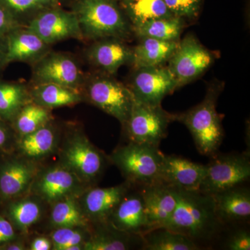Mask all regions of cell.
Masks as SVG:
<instances>
[{
  "instance_id": "obj_40",
  "label": "cell",
  "mask_w": 250,
  "mask_h": 250,
  "mask_svg": "<svg viewBox=\"0 0 250 250\" xmlns=\"http://www.w3.org/2000/svg\"><path fill=\"white\" fill-rule=\"evenodd\" d=\"M8 65L6 37L0 36V75Z\"/></svg>"
},
{
  "instance_id": "obj_3",
  "label": "cell",
  "mask_w": 250,
  "mask_h": 250,
  "mask_svg": "<svg viewBox=\"0 0 250 250\" xmlns=\"http://www.w3.org/2000/svg\"><path fill=\"white\" fill-rule=\"evenodd\" d=\"M223 88L221 82H213L208 85L201 103L184 113L174 114L175 121L189 130L197 150L202 155L216 154L223 141V118L216 111L217 102Z\"/></svg>"
},
{
  "instance_id": "obj_2",
  "label": "cell",
  "mask_w": 250,
  "mask_h": 250,
  "mask_svg": "<svg viewBox=\"0 0 250 250\" xmlns=\"http://www.w3.org/2000/svg\"><path fill=\"white\" fill-rule=\"evenodd\" d=\"M72 11L83 40L116 38L125 41L133 34L131 24L117 0H75Z\"/></svg>"
},
{
  "instance_id": "obj_35",
  "label": "cell",
  "mask_w": 250,
  "mask_h": 250,
  "mask_svg": "<svg viewBox=\"0 0 250 250\" xmlns=\"http://www.w3.org/2000/svg\"><path fill=\"white\" fill-rule=\"evenodd\" d=\"M173 16L181 18L196 17L200 11L202 0H164Z\"/></svg>"
},
{
  "instance_id": "obj_6",
  "label": "cell",
  "mask_w": 250,
  "mask_h": 250,
  "mask_svg": "<svg viewBox=\"0 0 250 250\" xmlns=\"http://www.w3.org/2000/svg\"><path fill=\"white\" fill-rule=\"evenodd\" d=\"M173 121L174 114L165 111L161 104H147L135 100L123 127L129 142L159 147Z\"/></svg>"
},
{
  "instance_id": "obj_12",
  "label": "cell",
  "mask_w": 250,
  "mask_h": 250,
  "mask_svg": "<svg viewBox=\"0 0 250 250\" xmlns=\"http://www.w3.org/2000/svg\"><path fill=\"white\" fill-rule=\"evenodd\" d=\"M127 86L136 101L151 105L161 104L166 96L177 89L172 74L161 65L135 68Z\"/></svg>"
},
{
  "instance_id": "obj_1",
  "label": "cell",
  "mask_w": 250,
  "mask_h": 250,
  "mask_svg": "<svg viewBox=\"0 0 250 250\" xmlns=\"http://www.w3.org/2000/svg\"><path fill=\"white\" fill-rule=\"evenodd\" d=\"M221 225L212 195L199 190L179 189L177 207L164 228L182 233L196 243L199 240L209 239Z\"/></svg>"
},
{
  "instance_id": "obj_33",
  "label": "cell",
  "mask_w": 250,
  "mask_h": 250,
  "mask_svg": "<svg viewBox=\"0 0 250 250\" xmlns=\"http://www.w3.org/2000/svg\"><path fill=\"white\" fill-rule=\"evenodd\" d=\"M59 4L51 0H0V5L23 24V20L27 19V22L41 11Z\"/></svg>"
},
{
  "instance_id": "obj_31",
  "label": "cell",
  "mask_w": 250,
  "mask_h": 250,
  "mask_svg": "<svg viewBox=\"0 0 250 250\" xmlns=\"http://www.w3.org/2000/svg\"><path fill=\"white\" fill-rule=\"evenodd\" d=\"M52 120L50 109L31 102L18 112L11 126L19 137H21L45 126L51 123Z\"/></svg>"
},
{
  "instance_id": "obj_15",
  "label": "cell",
  "mask_w": 250,
  "mask_h": 250,
  "mask_svg": "<svg viewBox=\"0 0 250 250\" xmlns=\"http://www.w3.org/2000/svg\"><path fill=\"white\" fill-rule=\"evenodd\" d=\"M141 187L149 231L164 228L177 207L179 189L164 183Z\"/></svg>"
},
{
  "instance_id": "obj_28",
  "label": "cell",
  "mask_w": 250,
  "mask_h": 250,
  "mask_svg": "<svg viewBox=\"0 0 250 250\" xmlns=\"http://www.w3.org/2000/svg\"><path fill=\"white\" fill-rule=\"evenodd\" d=\"M184 27V20L179 17L159 18L132 27L140 39L151 38L164 41H179Z\"/></svg>"
},
{
  "instance_id": "obj_32",
  "label": "cell",
  "mask_w": 250,
  "mask_h": 250,
  "mask_svg": "<svg viewBox=\"0 0 250 250\" xmlns=\"http://www.w3.org/2000/svg\"><path fill=\"white\" fill-rule=\"evenodd\" d=\"M50 220L55 228H87L89 220L75 197H69L55 202L51 212Z\"/></svg>"
},
{
  "instance_id": "obj_23",
  "label": "cell",
  "mask_w": 250,
  "mask_h": 250,
  "mask_svg": "<svg viewBox=\"0 0 250 250\" xmlns=\"http://www.w3.org/2000/svg\"><path fill=\"white\" fill-rule=\"evenodd\" d=\"M133 49L131 65L134 68L159 66L172 57L178 46L179 41H164L151 38H141Z\"/></svg>"
},
{
  "instance_id": "obj_21",
  "label": "cell",
  "mask_w": 250,
  "mask_h": 250,
  "mask_svg": "<svg viewBox=\"0 0 250 250\" xmlns=\"http://www.w3.org/2000/svg\"><path fill=\"white\" fill-rule=\"evenodd\" d=\"M215 213L222 224L247 221L250 217V192L237 187L212 195Z\"/></svg>"
},
{
  "instance_id": "obj_10",
  "label": "cell",
  "mask_w": 250,
  "mask_h": 250,
  "mask_svg": "<svg viewBox=\"0 0 250 250\" xmlns=\"http://www.w3.org/2000/svg\"><path fill=\"white\" fill-rule=\"evenodd\" d=\"M62 165L85 184L96 180L103 173L105 158L83 134L70 138L62 152Z\"/></svg>"
},
{
  "instance_id": "obj_44",
  "label": "cell",
  "mask_w": 250,
  "mask_h": 250,
  "mask_svg": "<svg viewBox=\"0 0 250 250\" xmlns=\"http://www.w3.org/2000/svg\"><path fill=\"white\" fill-rule=\"evenodd\" d=\"M117 1H118V2H119V1H122V0H117Z\"/></svg>"
},
{
  "instance_id": "obj_36",
  "label": "cell",
  "mask_w": 250,
  "mask_h": 250,
  "mask_svg": "<svg viewBox=\"0 0 250 250\" xmlns=\"http://www.w3.org/2000/svg\"><path fill=\"white\" fill-rule=\"evenodd\" d=\"M227 247L231 250H250V234L247 230H238L229 238Z\"/></svg>"
},
{
  "instance_id": "obj_19",
  "label": "cell",
  "mask_w": 250,
  "mask_h": 250,
  "mask_svg": "<svg viewBox=\"0 0 250 250\" xmlns=\"http://www.w3.org/2000/svg\"><path fill=\"white\" fill-rule=\"evenodd\" d=\"M6 37L8 64L22 62L33 65L51 51V45L26 27L20 26Z\"/></svg>"
},
{
  "instance_id": "obj_39",
  "label": "cell",
  "mask_w": 250,
  "mask_h": 250,
  "mask_svg": "<svg viewBox=\"0 0 250 250\" xmlns=\"http://www.w3.org/2000/svg\"><path fill=\"white\" fill-rule=\"evenodd\" d=\"M12 129L11 125L0 119V152H9L12 145Z\"/></svg>"
},
{
  "instance_id": "obj_24",
  "label": "cell",
  "mask_w": 250,
  "mask_h": 250,
  "mask_svg": "<svg viewBox=\"0 0 250 250\" xmlns=\"http://www.w3.org/2000/svg\"><path fill=\"white\" fill-rule=\"evenodd\" d=\"M31 102L30 87L23 82L0 80V119L11 125L21 108Z\"/></svg>"
},
{
  "instance_id": "obj_41",
  "label": "cell",
  "mask_w": 250,
  "mask_h": 250,
  "mask_svg": "<svg viewBox=\"0 0 250 250\" xmlns=\"http://www.w3.org/2000/svg\"><path fill=\"white\" fill-rule=\"evenodd\" d=\"M51 249H52V243L49 239L44 238V237H38L31 243V250H49Z\"/></svg>"
},
{
  "instance_id": "obj_14",
  "label": "cell",
  "mask_w": 250,
  "mask_h": 250,
  "mask_svg": "<svg viewBox=\"0 0 250 250\" xmlns=\"http://www.w3.org/2000/svg\"><path fill=\"white\" fill-rule=\"evenodd\" d=\"M0 161V200L8 202L21 198L31 188L37 175L35 166L16 157Z\"/></svg>"
},
{
  "instance_id": "obj_11",
  "label": "cell",
  "mask_w": 250,
  "mask_h": 250,
  "mask_svg": "<svg viewBox=\"0 0 250 250\" xmlns=\"http://www.w3.org/2000/svg\"><path fill=\"white\" fill-rule=\"evenodd\" d=\"M25 26L49 45L67 39L83 40L75 14L59 5L41 11Z\"/></svg>"
},
{
  "instance_id": "obj_43",
  "label": "cell",
  "mask_w": 250,
  "mask_h": 250,
  "mask_svg": "<svg viewBox=\"0 0 250 250\" xmlns=\"http://www.w3.org/2000/svg\"><path fill=\"white\" fill-rule=\"evenodd\" d=\"M51 1H56V2H59V0H51Z\"/></svg>"
},
{
  "instance_id": "obj_37",
  "label": "cell",
  "mask_w": 250,
  "mask_h": 250,
  "mask_svg": "<svg viewBox=\"0 0 250 250\" xmlns=\"http://www.w3.org/2000/svg\"><path fill=\"white\" fill-rule=\"evenodd\" d=\"M24 25L7 9L0 5V36H6L14 29Z\"/></svg>"
},
{
  "instance_id": "obj_25",
  "label": "cell",
  "mask_w": 250,
  "mask_h": 250,
  "mask_svg": "<svg viewBox=\"0 0 250 250\" xmlns=\"http://www.w3.org/2000/svg\"><path fill=\"white\" fill-rule=\"evenodd\" d=\"M51 123L34 132L19 137L17 147L22 155L30 160H36L53 152L57 136Z\"/></svg>"
},
{
  "instance_id": "obj_4",
  "label": "cell",
  "mask_w": 250,
  "mask_h": 250,
  "mask_svg": "<svg viewBox=\"0 0 250 250\" xmlns=\"http://www.w3.org/2000/svg\"><path fill=\"white\" fill-rule=\"evenodd\" d=\"M164 156L158 147L129 142L112 153L110 159L121 171L126 182L144 187L161 183Z\"/></svg>"
},
{
  "instance_id": "obj_26",
  "label": "cell",
  "mask_w": 250,
  "mask_h": 250,
  "mask_svg": "<svg viewBox=\"0 0 250 250\" xmlns=\"http://www.w3.org/2000/svg\"><path fill=\"white\" fill-rule=\"evenodd\" d=\"M119 4L131 27L152 20L174 16L164 0H122Z\"/></svg>"
},
{
  "instance_id": "obj_30",
  "label": "cell",
  "mask_w": 250,
  "mask_h": 250,
  "mask_svg": "<svg viewBox=\"0 0 250 250\" xmlns=\"http://www.w3.org/2000/svg\"><path fill=\"white\" fill-rule=\"evenodd\" d=\"M8 204L4 216L11 222L14 228L26 231L37 223L42 215V208L37 202L29 199H16Z\"/></svg>"
},
{
  "instance_id": "obj_20",
  "label": "cell",
  "mask_w": 250,
  "mask_h": 250,
  "mask_svg": "<svg viewBox=\"0 0 250 250\" xmlns=\"http://www.w3.org/2000/svg\"><path fill=\"white\" fill-rule=\"evenodd\" d=\"M132 184L126 182L121 185L90 189L83 197L82 210L89 221L107 223L110 215L131 189Z\"/></svg>"
},
{
  "instance_id": "obj_7",
  "label": "cell",
  "mask_w": 250,
  "mask_h": 250,
  "mask_svg": "<svg viewBox=\"0 0 250 250\" xmlns=\"http://www.w3.org/2000/svg\"><path fill=\"white\" fill-rule=\"evenodd\" d=\"M206 165V173L199 191L213 195L240 187L250 177V153L215 154Z\"/></svg>"
},
{
  "instance_id": "obj_9",
  "label": "cell",
  "mask_w": 250,
  "mask_h": 250,
  "mask_svg": "<svg viewBox=\"0 0 250 250\" xmlns=\"http://www.w3.org/2000/svg\"><path fill=\"white\" fill-rule=\"evenodd\" d=\"M214 54L204 47L192 34L179 41L178 46L169 59L168 66L177 88L201 76L213 63Z\"/></svg>"
},
{
  "instance_id": "obj_34",
  "label": "cell",
  "mask_w": 250,
  "mask_h": 250,
  "mask_svg": "<svg viewBox=\"0 0 250 250\" xmlns=\"http://www.w3.org/2000/svg\"><path fill=\"white\" fill-rule=\"evenodd\" d=\"M85 229L86 228H57L52 233V249L68 250L70 247L75 245L84 244L85 242L89 238V237H87Z\"/></svg>"
},
{
  "instance_id": "obj_27",
  "label": "cell",
  "mask_w": 250,
  "mask_h": 250,
  "mask_svg": "<svg viewBox=\"0 0 250 250\" xmlns=\"http://www.w3.org/2000/svg\"><path fill=\"white\" fill-rule=\"evenodd\" d=\"M142 249L146 250H200L195 241L182 233L164 228L154 229L141 236Z\"/></svg>"
},
{
  "instance_id": "obj_18",
  "label": "cell",
  "mask_w": 250,
  "mask_h": 250,
  "mask_svg": "<svg viewBox=\"0 0 250 250\" xmlns=\"http://www.w3.org/2000/svg\"><path fill=\"white\" fill-rule=\"evenodd\" d=\"M129 191L117 206L107 223L123 232L141 236L149 231L144 201L141 190L132 193Z\"/></svg>"
},
{
  "instance_id": "obj_45",
  "label": "cell",
  "mask_w": 250,
  "mask_h": 250,
  "mask_svg": "<svg viewBox=\"0 0 250 250\" xmlns=\"http://www.w3.org/2000/svg\"><path fill=\"white\" fill-rule=\"evenodd\" d=\"M1 200H0V205H1Z\"/></svg>"
},
{
  "instance_id": "obj_13",
  "label": "cell",
  "mask_w": 250,
  "mask_h": 250,
  "mask_svg": "<svg viewBox=\"0 0 250 250\" xmlns=\"http://www.w3.org/2000/svg\"><path fill=\"white\" fill-rule=\"evenodd\" d=\"M85 184L76 174L59 166L36 175L30 189L44 201L54 204L69 197L76 198L84 191Z\"/></svg>"
},
{
  "instance_id": "obj_29",
  "label": "cell",
  "mask_w": 250,
  "mask_h": 250,
  "mask_svg": "<svg viewBox=\"0 0 250 250\" xmlns=\"http://www.w3.org/2000/svg\"><path fill=\"white\" fill-rule=\"evenodd\" d=\"M104 228L99 230L85 242V250H126L131 248L133 239L140 236L123 232L108 223H102Z\"/></svg>"
},
{
  "instance_id": "obj_42",
  "label": "cell",
  "mask_w": 250,
  "mask_h": 250,
  "mask_svg": "<svg viewBox=\"0 0 250 250\" xmlns=\"http://www.w3.org/2000/svg\"><path fill=\"white\" fill-rule=\"evenodd\" d=\"M24 249V246L22 243H18V242H10L7 244L5 245L0 250H22Z\"/></svg>"
},
{
  "instance_id": "obj_17",
  "label": "cell",
  "mask_w": 250,
  "mask_h": 250,
  "mask_svg": "<svg viewBox=\"0 0 250 250\" xmlns=\"http://www.w3.org/2000/svg\"><path fill=\"white\" fill-rule=\"evenodd\" d=\"M206 173V165L180 156L165 155L161 169V183L181 190L197 191Z\"/></svg>"
},
{
  "instance_id": "obj_5",
  "label": "cell",
  "mask_w": 250,
  "mask_h": 250,
  "mask_svg": "<svg viewBox=\"0 0 250 250\" xmlns=\"http://www.w3.org/2000/svg\"><path fill=\"white\" fill-rule=\"evenodd\" d=\"M82 93L92 104L116 118L123 126L135 101L127 85L116 80L113 75L102 72L86 75Z\"/></svg>"
},
{
  "instance_id": "obj_8",
  "label": "cell",
  "mask_w": 250,
  "mask_h": 250,
  "mask_svg": "<svg viewBox=\"0 0 250 250\" xmlns=\"http://www.w3.org/2000/svg\"><path fill=\"white\" fill-rule=\"evenodd\" d=\"M31 67L32 85L55 83L82 92L86 75L70 54L51 50Z\"/></svg>"
},
{
  "instance_id": "obj_38",
  "label": "cell",
  "mask_w": 250,
  "mask_h": 250,
  "mask_svg": "<svg viewBox=\"0 0 250 250\" xmlns=\"http://www.w3.org/2000/svg\"><path fill=\"white\" fill-rule=\"evenodd\" d=\"M16 237L12 224L4 215H0V249L10 242L15 241Z\"/></svg>"
},
{
  "instance_id": "obj_22",
  "label": "cell",
  "mask_w": 250,
  "mask_h": 250,
  "mask_svg": "<svg viewBox=\"0 0 250 250\" xmlns=\"http://www.w3.org/2000/svg\"><path fill=\"white\" fill-rule=\"evenodd\" d=\"M31 100L42 107L52 108L71 106L83 101L80 90L55 83H39L30 87Z\"/></svg>"
},
{
  "instance_id": "obj_16",
  "label": "cell",
  "mask_w": 250,
  "mask_h": 250,
  "mask_svg": "<svg viewBox=\"0 0 250 250\" xmlns=\"http://www.w3.org/2000/svg\"><path fill=\"white\" fill-rule=\"evenodd\" d=\"M85 58L102 72L114 75L120 67L131 64L133 49L124 40L106 38L93 41L85 50Z\"/></svg>"
}]
</instances>
